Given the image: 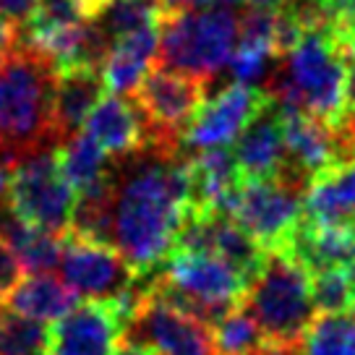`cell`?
<instances>
[{
	"mask_svg": "<svg viewBox=\"0 0 355 355\" xmlns=\"http://www.w3.org/2000/svg\"><path fill=\"white\" fill-rule=\"evenodd\" d=\"M21 279H24L21 261H19V256L13 254V248L8 245V241L0 235V306L6 303L8 293H11Z\"/></svg>",
	"mask_w": 355,
	"mask_h": 355,
	"instance_id": "obj_27",
	"label": "cell"
},
{
	"mask_svg": "<svg viewBox=\"0 0 355 355\" xmlns=\"http://www.w3.org/2000/svg\"><path fill=\"white\" fill-rule=\"evenodd\" d=\"M191 211L183 152L141 146L112 159V207L107 243L136 275H152L175 248Z\"/></svg>",
	"mask_w": 355,
	"mask_h": 355,
	"instance_id": "obj_1",
	"label": "cell"
},
{
	"mask_svg": "<svg viewBox=\"0 0 355 355\" xmlns=\"http://www.w3.org/2000/svg\"><path fill=\"white\" fill-rule=\"evenodd\" d=\"M199 8H227V6H235L241 0H193Z\"/></svg>",
	"mask_w": 355,
	"mask_h": 355,
	"instance_id": "obj_36",
	"label": "cell"
},
{
	"mask_svg": "<svg viewBox=\"0 0 355 355\" xmlns=\"http://www.w3.org/2000/svg\"><path fill=\"white\" fill-rule=\"evenodd\" d=\"M58 266L63 272V282L76 295L102 303L118 300L139 277L110 243L87 241L76 235H63Z\"/></svg>",
	"mask_w": 355,
	"mask_h": 355,
	"instance_id": "obj_11",
	"label": "cell"
},
{
	"mask_svg": "<svg viewBox=\"0 0 355 355\" xmlns=\"http://www.w3.org/2000/svg\"><path fill=\"white\" fill-rule=\"evenodd\" d=\"M58 165L76 193L107 180L112 173V159L107 152L84 131L58 144Z\"/></svg>",
	"mask_w": 355,
	"mask_h": 355,
	"instance_id": "obj_22",
	"label": "cell"
},
{
	"mask_svg": "<svg viewBox=\"0 0 355 355\" xmlns=\"http://www.w3.org/2000/svg\"><path fill=\"white\" fill-rule=\"evenodd\" d=\"M123 345V319L112 303L89 300L73 306L50 329L47 355H115Z\"/></svg>",
	"mask_w": 355,
	"mask_h": 355,
	"instance_id": "obj_13",
	"label": "cell"
},
{
	"mask_svg": "<svg viewBox=\"0 0 355 355\" xmlns=\"http://www.w3.org/2000/svg\"><path fill=\"white\" fill-rule=\"evenodd\" d=\"M251 8H264V11H279L288 0H245Z\"/></svg>",
	"mask_w": 355,
	"mask_h": 355,
	"instance_id": "obj_33",
	"label": "cell"
},
{
	"mask_svg": "<svg viewBox=\"0 0 355 355\" xmlns=\"http://www.w3.org/2000/svg\"><path fill=\"white\" fill-rule=\"evenodd\" d=\"M37 0H0V16L13 21L16 26H21L32 19Z\"/></svg>",
	"mask_w": 355,
	"mask_h": 355,
	"instance_id": "obj_29",
	"label": "cell"
},
{
	"mask_svg": "<svg viewBox=\"0 0 355 355\" xmlns=\"http://www.w3.org/2000/svg\"><path fill=\"white\" fill-rule=\"evenodd\" d=\"M337 37L345 50V112H350L355 110V34L337 32Z\"/></svg>",
	"mask_w": 355,
	"mask_h": 355,
	"instance_id": "obj_28",
	"label": "cell"
},
{
	"mask_svg": "<svg viewBox=\"0 0 355 355\" xmlns=\"http://www.w3.org/2000/svg\"><path fill=\"white\" fill-rule=\"evenodd\" d=\"M162 11H180V8H189L193 0H157Z\"/></svg>",
	"mask_w": 355,
	"mask_h": 355,
	"instance_id": "obj_35",
	"label": "cell"
},
{
	"mask_svg": "<svg viewBox=\"0 0 355 355\" xmlns=\"http://www.w3.org/2000/svg\"><path fill=\"white\" fill-rule=\"evenodd\" d=\"M0 235L8 241L13 254L19 256L24 272H53L60 261V248H63V235L47 233L42 227H34L26 220H21L16 211L8 207V201L0 207Z\"/></svg>",
	"mask_w": 355,
	"mask_h": 355,
	"instance_id": "obj_20",
	"label": "cell"
},
{
	"mask_svg": "<svg viewBox=\"0 0 355 355\" xmlns=\"http://www.w3.org/2000/svg\"><path fill=\"white\" fill-rule=\"evenodd\" d=\"M303 199L306 189L285 178H243L227 214L264 251H277L303 220Z\"/></svg>",
	"mask_w": 355,
	"mask_h": 355,
	"instance_id": "obj_10",
	"label": "cell"
},
{
	"mask_svg": "<svg viewBox=\"0 0 355 355\" xmlns=\"http://www.w3.org/2000/svg\"><path fill=\"white\" fill-rule=\"evenodd\" d=\"M207 81L201 78L167 66L149 68L139 89L133 92V105L144 118V146H155L162 152H183V133L201 107Z\"/></svg>",
	"mask_w": 355,
	"mask_h": 355,
	"instance_id": "obj_7",
	"label": "cell"
},
{
	"mask_svg": "<svg viewBox=\"0 0 355 355\" xmlns=\"http://www.w3.org/2000/svg\"><path fill=\"white\" fill-rule=\"evenodd\" d=\"M189 167V199L191 211H222L227 214L233 204L238 186H241V170L235 165V157L227 146L220 149H201L186 155Z\"/></svg>",
	"mask_w": 355,
	"mask_h": 355,
	"instance_id": "obj_16",
	"label": "cell"
},
{
	"mask_svg": "<svg viewBox=\"0 0 355 355\" xmlns=\"http://www.w3.org/2000/svg\"><path fill=\"white\" fill-rule=\"evenodd\" d=\"M107 94L100 68L78 66L55 73L53 105H50V125L55 144H63L73 133L81 131L89 112Z\"/></svg>",
	"mask_w": 355,
	"mask_h": 355,
	"instance_id": "obj_15",
	"label": "cell"
},
{
	"mask_svg": "<svg viewBox=\"0 0 355 355\" xmlns=\"http://www.w3.org/2000/svg\"><path fill=\"white\" fill-rule=\"evenodd\" d=\"M157 42H159V21L146 24L141 29H133V32L112 40L100 63L102 81L110 94L133 97V92L139 89L146 71L152 68V60L157 55Z\"/></svg>",
	"mask_w": 355,
	"mask_h": 355,
	"instance_id": "obj_17",
	"label": "cell"
},
{
	"mask_svg": "<svg viewBox=\"0 0 355 355\" xmlns=\"http://www.w3.org/2000/svg\"><path fill=\"white\" fill-rule=\"evenodd\" d=\"M115 355H155L152 350H146V347H141V345H133V343H123L118 350H115Z\"/></svg>",
	"mask_w": 355,
	"mask_h": 355,
	"instance_id": "obj_34",
	"label": "cell"
},
{
	"mask_svg": "<svg viewBox=\"0 0 355 355\" xmlns=\"http://www.w3.org/2000/svg\"><path fill=\"white\" fill-rule=\"evenodd\" d=\"M78 295L68 288L63 279H58L50 272H40L32 277L21 279L8 293L6 306L21 316L37 319V322H58L68 311L76 306Z\"/></svg>",
	"mask_w": 355,
	"mask_h": 355,
	"instance_id": "obj_21",
	"label": "cell"
},
{
	"mask_svg": "<svg viewBox=\"0 0 355 355\" xmlns=\"http://www.w3.org/2000/svg\"><path fill=\"white\" fill-rule=\"evenodd\" d=\"M266 100L269 94L259 87H248L238 81L222 87L214 97L201 102V107L183 133L180 146L186 152L230 146Z\"/></svg>",
	"mask_w": 355,
	"mask_h": 355,
	"instance_id": "obj_12",
	"label": "cell"
},
{
	"mask_svg": "<svg viewBox=\"0 0 355 355\" xmlns=\"http://www.w3.org/2000/svg\"><path fill=\"white\" fill-rule=\"evenodd\" d=\"M50 329L44 322L0 309V355H47Z\"/></svg>",
	"mask_w": 355,
	"mask_h": 355,
	"instance_id": "obj_26",
	"label": "cell"
},
{
	"mask_svg": "<svg viewBox=\"0 0 355 355\" xmlns=\"http://www.w3.org/2000/svg\"><path fill=\"white\" fill-rule=\"evenodd\" d=\"M243 306L269 340L300 345L316 316L311 300V272L285 248L266 251L261 266L248 279Z\"/></svg>",
	"mask_w": 355,
	"mask_h": 355,
	"instance_id": "obj_4",
	"label": "cell"
},
{
	"mask_svg": "<svg viewBox=\"0 0 355 355\" xmlns=\"http://www.w3.org/2000/svg\"><path fill=\"white\" fill-rule=\"evenodd\" d=\"M157 0H94L92 6V26L107 40H118L123 34L141 29L146 24H157L162 16Z\"/></svg>",
	"mask_w": 355,
	"mask_h": 355,
	"instance_id": "obj_23",
	"label": "cell"
},
{
	"mask_svg": "<svg viewBox=\"0 0 355 355\" xmlns=\"http://www.w3.org/2000/svg\"><path fill=\"white\" fill-rule=\"evenodd\" d=\"M300 355H355V311L316 313L300 340Z\"/></svg>",
	"mask_w": 355,
	"mask_h": 355,
	"instance_id": "obj_25",
	"label": "cell"
},
{
	"mask_svg": "<svg viewBox=\"0 0 355 355\" xmlns=\"http://www.w3.org/2000/svg\"><path fill=\"white\" fill-rule=\"evenodd\" d=\"M279 107L340 123L345 115V50L334 26H309L277 58L261 87Z\"/></svg>",
	"mask_w": 355,
	"mask_h": 355,
	"instance_id": "obj_2",
	"label": "cell"
},
{
	"mask_svg": "<svg viewBox=\"0 0 355 355\" xmlns=\"http://www.w3.org/2000/svg\"><path fill=\"white\" fill-rule=\"evenodd\" d=\"M334 29H337V32L355 34V16H350V19H343V21H337V24H334Z\"/></svg>",
	"mask_w": 355,
	"mask_h": 355,
	"instance_id": "obj_37",
	"label": "cell"
},
{
	"mask_svg": "<svg viewBox=\"0 0 355 355\" xmlns=\"http://www.w3.org/2000/svg\"><path fill=\"white\" fill-rule=\"evenodd\" d=\"M123 343L141 345L155 355H217L211 324L157 293L152 275L123 327Z\"/></svg>",
	"mask_w": 355,
	"mask_h": 355,
	"instance_id": "obj_9",
	"label": "cell"
},
{
	"mask_svg": "<svg viewBox=\"0 0 355 355\" xmlns=\"http://www.w3.org/2000/svg\"><path fill=\"white\" fill-rule=\"evenodd\" d=\"M238 42V13L230 8H180L159 16V63L209 84L227 66Z\"/></svg>",
	"mask_w": 355,
	"mask_h": 355,
	"instance_id": "obj_5",
	"label": "cell"
},
{
	"mask_svg": "<svg viewBox=\"0 0 355 355\" xmlns=\"http://www.w3.org/2000/svg\"><path fill=\"white\" fill-rule=\"evenodd\" d=\"M84 133H89L110 159L131 157L146 141L144 118L139 107L118 94H105L94 105V110L84 121Z\"/></svg>",
	"mask_w": 355,
	"mask_h": 355,
	"instance_id": "obj_18",
	"label": "cell"
},
{
	"mask_svg": "<svg viewBox=\"0 0 355 355\" xmlns=\"http://www.w3.org/2000/svg\"><path fill=\"white\" fill-rule=\"evenodd\" d=\"M19 37H21V34H19V26L0 16V60L6 58V53L11 50L13 44L19 42Z\"/></svg>",
	"mask_w": 355,
	"mask_h": 355,
	"instance_id": "obj_30",
	"label": "cell"
},
{
	"mask_svg": "<svg viewBox=\"0 0 355 355\" xmlns=\"http://www.w3.org/2000/svg\"><path fill=\"white\" fill-rule=\"evenodd\" d=\"M235 165L243 178H277L285 167V136L282 110L272 97L248 121L241 136L233 141Z\"/></svg>",
	"mask_w": 355,
	"mask_h": 355,
	"instance_id": "obj_14",
	"label": "cell"
},
{
	"mask_svg": "<svg viewBox=\"0 0 355 355\" xmlns=\"http://www.w3.org/2000/svg\"><path fill=\"white\" fill-rule=\"evenodd\" d=\"M152 285L167 300L214 324L245 295L248 277L227 259L204 251H170L152 272Z\"/></svg>",
	"mask_w": 355,
	"mask_h": 355,
	"instance_id": "obj_6",
	"label": "cell"
},
{
	"mask_svg": "<svg viewBox=\"0 0 355 355\" xmlns=\"http://www.w3.org/2000/svg\"><path fill=\"white\" fill-rule=\"evenodd\" d=\"M303 217L322 225H355V157L311 180L303 199Z\"/></svg>",
	"mask_w": 355,
	"mask_h": 355,
	"instance_id": "obj_19",
	"label": "cell"
},
{
	"mask_svg": "<svg viewBox=\"0 0 355 355\" xmlns=\"http://www.w3.org/2000/svg\"><path fill=\"white\" fill-rule=\"evenodd\" d=\"M55 73V66L21 37L0 60V155L13 165L29 152L58 146L50 125Z\"/></svg>",
	"mask_w": 355,
	"mask_h": 355,
	"instance_id": "obj_3",
	"label": "cell"
},
{
	"mask_svg": "<svg viewBox=\"0 0 355 355\" xmlns=\"http://www.w3.org/2000/svg\"><path fill=\"white\" fill-rule=\"evenodd\" d=\"M211 337L217 355H261L269 345V337L261 332L243 300L211 324Z\"/></svg>",
	"mask_w": 355,
	"mask_h": 355,
	"instance_id": "obj_24",
	"label": "cell"
},
{
	"mask_svg": "<svg viewBox=\"0 0 355 355\" xmlns=\"http://www.w3.org/2000/svg\"><path fill=\"white\" fill-rule=\"evenodd\" d=\"M11 173H13V162L8 157L0 155V207L8 201V186H11Z\"/></svg>",
	"mask_w": 355,
	"mask_h": 355,
	"instance_id": "obj_31",
	"label": "cell"
},
{
	"mask_svg": "<svg viewBox=\"0 0 355 355\" xmlns=\"http://www.w3.org/2000/svg\"><path fill=\"white\" fill-rule=\"evenodd\" d=\"M337 128H340L343 139L347 141V146L355 152V110L345 112L343 118H340V123H337Z\"/></svg>",
	"mask_w": 355,
	"mask_h": 355,
	"instance_id": "obj_32",
	"label": "cell"
},
{
	"mask_svg": "<svg viewBox=\"0 0 355 355\" xmlns=\"http://www.w3.org/2000/svg\"><path fill=\"white\" fill-rule=\"evenodd\" d=\"M76 204V191L71 189L60 165L58 146H42L24 155L11 173L8 207L21 220L47 233L66 235Z\"/></svg>",
	"mask_w": 355,
	"mask_h": 355,
	"instance_id": "obj_8",
	"label": "cell"
}]
</instances>
